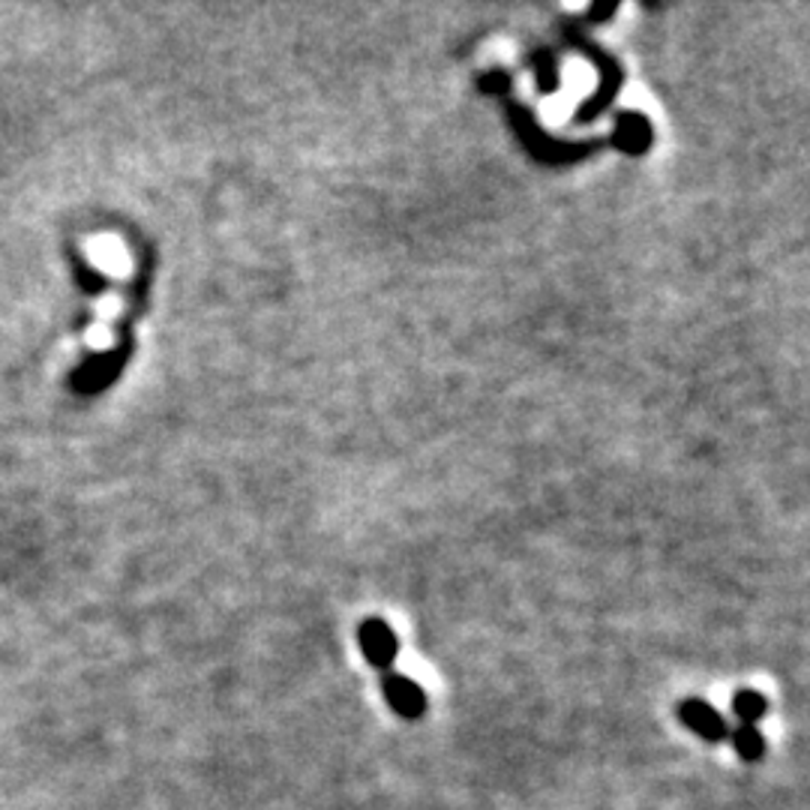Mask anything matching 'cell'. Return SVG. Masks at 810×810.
<instances>
[{
  "mask_svg": "<svg viewBox=\"0 0 810 810\" xmlns=\"http://www.w3.org/2000/svg\"><path fill=\"white\" fill-rule=\"evenodd\" d=\"M124 364H126V345H121V349L105 352L103 357L84 361V364L70 375V385H73L75 394L94 396L115 382L117 375H121V370H124Z\"/></svg>",
  "mask_w": 810,
  "mask_h": 810,
  "instance_id": "cell-1",
  "label": "cell"
},
{
  "mask_svg": "<svg viewBox=\"0 0 810 810\" xmlns=\"http://www.w3.org/2000/svg\"><path fill=\"white\" fill-rule=\"evenodd\" d=\"M610 12H613V7H603V10H592V15L594 19H606Z\"/></svg>",
  "mask_w": 810,
  "mask_h": 810,
  "instance_id": "cell-9",
  "label": "cell"
},
{
  "mask_svg": "<svg viewBox=\"0 0 810 810\" xmlns=\"http://www.w3.org/2000/svg\"><path fill=\"white\" fill-rule=\"evenodd\" d=\"M733 712L741 724H748V727H757V720L766 717L769 712V703H766V696L759 694V690H738L733 696Z\"/></svg>",
  "mask_w": 810,
  "mask_h": 810,
  "instance_id": "cell-6",
  "label": "cell"
},
{
  "mask_svg": "<svg viewBox=\"0 0 810 810\" xmlns=\"http://www.w3.org/2000/svg\"><path fill=\"white\" fill-rule=\"evenodd\" d=\"M678 717L687 729H694L696 736L706 741H724L729 736V724L715 706H708L703 699H685L678 706Z\"/></svg>",
  "mask_w": 810,
  "mask_h": 810,
  "instance_id": "cell-4",
  "label": "cell"
},
{
  "mask_svg": "<svg viewBox=\"0 0 810 810\" xmlns=\"http://www.w3.org/2000/svg\"><path fill=\"white\" fill-rule=\"evenodd\" d=\"M729 738H733V748H736L738 757L748 759V762H754V759L766 754V738H762V733L757 727L738 724L736 729H729Z\"/></svg>",
  "mask_w": 810,
  "mask_h": 810,
  "instance_id": "cell-7",
  "label": "cell"
},
{
  "mask_svg": "<svg viewBox=\"0 0 810 810\" xmlns=\"http://www.w3.org/2000/svg\"><path fill=\"white\" fill-rule=\"evenodd\" d=\"M357 640H361V652L375 669L382 673H391V664L396 661V636L394 631L387 627V622L382 619H366L357 631Z\"/></svg>",
  "mask_w": 810,
  "mask_h": 810,
  "instance_id": "cell-2",
  "label": "cell"
},
{
  "mask_svg": "<svg viewBox=\"0 0 810 810\" xmlns=\"http://www.w3.org/2000/svg\"><path fill=\"white\" fill-rule=\"evenodd\" d=\"M382 690H385L387 706L394 708L396 715H403L405 720H417L426 712L424 690L405 675L385 673L382 675Z\"/></svg>",
  "mask_w": 810,
  "mask_h": 810,
  "instance_id": "cell-3",
  "label": "cell"
},
{
  "mask_svg": "<svg viewBox=\"0 0 810 810\" xmlns=\"http://www.w3.org/2000/svg\"><path fill=\"white\" fill-rule=\"evenodd\" d=\"M615 142H619V147L627 150V154H645L648 145H652V126H648V121H645L643 115L627 112V115L619 117Z\"/></svg>",
  "mask_w": 810,
  "mask_h": 810,
  "instance_id": "cell-5",
  "label": "cell"
},
{
  "mask_svg": "<svg viewBox=\"0 0 810 810\" xmlns=\"http://www.w3.org/2000/svg\"><path fill=\"white\" fill-rule=\"evenodd\" d=\"M75 277H79V282H82V289L87 294H96V291L105 289V277L96 268H91L87 261H75Z\"/></svg>",
  "mask_w": 810,
  "mask_h": 810,
  "instance_id": "cell-8",
  "label": "cell"
}]
</instances>
